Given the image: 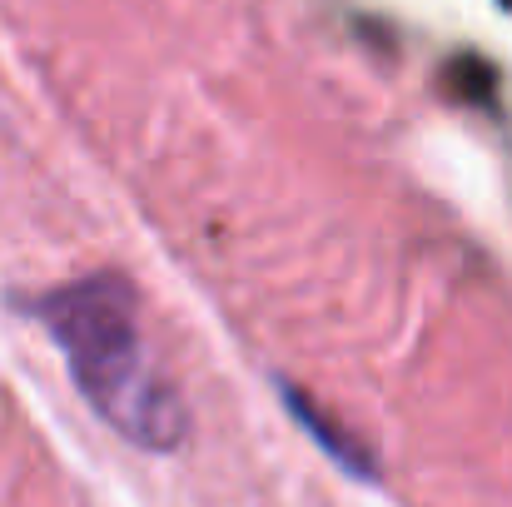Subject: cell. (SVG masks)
I'll use <instances>...</instances> for the list:
<instances>
[{
    "mask_svg": "<svg viewBox=\"0 0 512 507\" xmlns=\"http://www.w3.org/2000/svg\"><path fill=\"white\" fill-rule=\"evenodd\" d=\"M40 324L65 353V368L85 403L135 448L170 453L189 433L184 398L174 393L145 338L135 294L120 279H80L45 294Z\"/></svg>",
    "mask_w": 512,
    "mask_h": 507,
    "instance_id": "cell-1",
    "label": "cell"
}]
</instances>
